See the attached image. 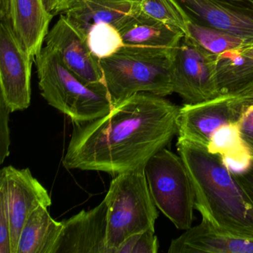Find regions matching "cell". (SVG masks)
I'll return each instance as SVG.
<instances>
[{"label":"cell","mask_w":253,"mask_h":253,"mask_svg":"<svg viewBox=\"0 0 253 253\" xmlns=\"http://www.w3.org/2000/svg\"><path fill=\"white\" fill-rule=\"evenodd\" d=\"M179 111L164 97L134 94L104 117L74 124L63 165L114 175L144 170L177 134Z\"/></svg>","instance_id":"1"},{"label":"cell","mask_w":253,"mask_h":253,"mask_svg":"<svg viewBox=\"0 0 253 253\" xmlns=\"http://www.w3.org/2000/svg\"><path fill=\"white\" fill-rule=\"evenodd\" d=\"M177 149L192 180L195 209L220 230L253 239V204L218 155L177 139Z\"/></svg>","instance_id":"2"},{"label":"cell","mask_w":253,"mask_h":253,"mask_svg":"<svg viewBox=\"0 0 253 253\" xmlns=\"http://www.w3.org/2000/svg\"><path fill=\"white\" fill-rule=\"evenodd\" d=\"M41 95L74 124L104 117L113 106L104 83L87 84L72 72L51 47L35 57Z\"/></svg>","instance_id":"3"},{"label":"cell","mask_w":253,"mask_h":253,"mask_svg":"<svg viewBox=\"0 0 253 253\" xmlns=\"http://www.w3.org/2000/svg\"><path fill=\"white\" fill-rule=\"evenodd\" d=\"M171 55L124 46L113 55L100 59L105 85L113 107L137 93L161 97L174 93Z\"/></svg>","instance_id":"4"},{"label":"cell","mask_w":253,"mask_h":253,"mask_svg":"<svg viewBox=\"0 0 253 253\" xmlns=\"http://www.w3.org/2000/svg\"><path fill=\"white\" fill-rule=\"evenodd\" d=\"M107 247L109 253L131 235L155 230L158 211L149 192L144 170L118 174L106 194Z\"/></svg>","instance_id":"5"},{"label":"cell","mask_w":253,"mask_h":253,"mask_svg":"<svg viewBox=\"0 0 253 253\" xmlns=\"http://www.w3.org/2000/svg\"><path fill=\"white\" fill-rule=\"evenodd\" d=\"M149 192L158 210L175 227H192L195 192L189 171L180 155L164 148L144 168Z\"/></svg>","instance_id":"6"},{"label":"cell","mask_w":253,"mask_h":253,"mask_svg":"<svg viewBox=\"0 0 253 253\" xmlns=\"http://www.w3.org/2000/svg\"><path fill=\"white\" fill-rule=\"evenodd\" d=\"M171 75L173 92L181 97L185 103H201L221 94L215 58L185 35L173 51Z\"/></svg>","instance_id":"7"},{"label":"cell","mask_w":253,"mask_h":253,"mask_svg":"<svg viewBox=\"0 0 253 253\" xmlns=\"http://www.w3.org/2000/svg\"><path fill=\"white\" fill-rule=\"evenodd\" d=\"M32 58L11 24L0 23V97L11 112L29 107L32 97Z\"/></svg>","instance_id":"8"},{"label":"cell","mask_w":253,"mask_h":253,"mask_svg":"<svg viewBox=\"0 0 253 253\" xmlns=\"http://www.w3.org/2000/svg\"><path fill=\"white\" fill-rule=\"evenodd\" d=\"M0 191L8 206L11 253H17L20 233L28 217L41 206L50 207L51 197L29 169H20L12 166L0 171Z\"/></svg>","instance_id":"9"},{"label":"cell","mask_w":253,"mask_h":253,"mask_svg":"<svg viewBox=\"0 0 253 253\" xmlns=\"http://www.w3.org/2000/svg\"><path fill=\"white\" fill-rule=\"evenodd\" d=\"M62 223L53 253H109L106 198L92 210H82Z\"/></svg>","instance_id":"10"},{"label":"cell","mask_w":253,"mask_h":253,"mask_svg":"<svg viewBox=\"0 0 253 253\" xmlns=\"http://www.w3.org/2000/svg\"><path fill=\"white\" fill-rule=\"evenodd\" d=\"M45 42L58 53L65 65L83 81L87 84L104 83L100 59L90 49L86 37L63 14L48 32Z\"/></svg>","instance_id":"11"},{"label":"cell","mask_w":253,"mask_h":253,"mask_svg":"<svg viewBox=\"0 0 253 253\" xmlns=\"http://www.w3.org/2000/svg\"><path fill=\"white\" fill-rule=\"evenodd\" d=\"M229 94L180 107L177 136L207 149L212 134L225 124L235 122Z\"/></svg>","instance_id":"12"},{"label":"cell","mask_w":253,"mask_h":253,"mask_svg":"<svg viewBox=\"0 0 253 253\" xmlns=\"http://www.w3.org/2000/svg\"><path fill=\"white\" fill-rule=\"evenodd\" d=\"M186 20L253 41V15L235 11L217 0H172Z\"/></svg>","instance_id":"13"},{"label":"cell","mask_w":253,"mask_h":253,"mask_svg":"<svg viewBox=\"0 0 253 253\" xmlns=\"http://www.w3.org/2000/svg\"><path fill=\"white\" fill-rule=\"evenodd\" d=\"M169 253H253V239L232 235L202 218L171 241Z\"/></svg>","instance_id":"14"},{"label":"cell","mask_w":253,"mask_h":253,"mask_svg":"<svg viewBox=\"0 0 253 253\" xmlns=\"http://www.w3.org/2000/svg\"><path fill=\"white\" fill-rule=\"evenodd\" d=\"M124 46L171 55L184 33L139 11L118 29Z\"/></svg>","instance_id":"15"},{"label":"cell","mask_w":253,"mask_h":253,"mask_svg":"<svg viewBox=\"0 0 253 253\" xmlns=\"http://www.w3.org/2000/svg\"><path fill=\"white\" fill-rule=\"evenodd\" d=\"M54 16L44 0H10V24L32 58L42 49Z\"/></svg>","instance_id":"16"},{"label":"cell","mask_w":253,"mask_h":253,"mask_svg":"<svg viewBox=\"0 0 253 253\" xmlns=\"http://www.w3.org/2000/svg\"><path fill=\"white\" fill-rule=\"evenodd\" d=\"M140 11V2L134 0H81L61 14L86 37L100 23L120 29Z\"/></svg>","instance_id":"17"},{"label":"cell","mask_w":253,"mask_h":253,"mask_svg":"<svg viewBox=\"0 0 253 253\" xmlns=\"http://www.w3.org/2000/svg\"><path fill=\"white\" fill-rule=\"evenodd\" d=\"M207 149L218 155L225 167L234 174L247 171L253 162L251 151L236 121L218 128L211 136Z\"/></svg>","instance_id":"18"},{"label":"cell","mask_w":253,"mask_h":253,"mask_svg":"<svg viewBox=\"0 0 253 253\" xmlns=\"http://www.w3.org/2000/svg\"><path fill=\"white\" fill-rule=\"evenodd\" d=\"M221 94H232L253 82V42L226 51L215 59Z\"/></svg>","instance_id":"19"},{"label":"cell","mask_w":253,"mask_h":253,"mask_svg":"<svg viewBox=\"0 0 253 253\" xmlns=\"http://www.w3.org/2000/svg\"><path fill=\"white\" fill-rule=\"evenodd\" d=\"M62 229V221L54 220L48 207L41 206L28 217L22 229L17 253H53Z\"/></svg>","instance_id":"20"},{"label":"cell","mask_w":253,"mask_h":253,"mask_svg":"<svg viewBox=\"0 0 253 253\" xmlns=\"http://www.w3.org/2000/svg\"><path fill=\"white\" fill-rule=\"evenodd\" d=\"M186 21L187 30L185 36L215 59L223 53L253 42L229 32L200 26L189 20Z\"/></svg>","instance_id":"21"},{"label":"cell","mask_w":253,"mask_h":253,"mask_svg":"<svg viewBox=\"0 0 253 253\" xmlns=\"http://www.w3.org/2000/svg\"><path fill=\"white\" fill-rule=\"evenodd\" d=\"M229 95L234 118L253 156V82Z\"/></svg>","instance_id":"22"},{"label":"cell","mask_w":253,"mask_h":253,"mask_svg":"<svg viewBox=\"0 0 253 253\" xmlns=\"http://www.w3.org/2000/svg\"><path fill=\"white\" fill-rule=\"evenodd\" d=\"M87 43L98 59L113 55L124 46L118 29L106 23L92 26L86 35Z\"/></svg>","instance_id":"23"},{"label":"cell","mask_w":253,"mask_h":253,"mask_svg":"<svg viewBox=\"0 0 253 253\" xmlns=\"http://www.w3.org/2000/svg\"><path fill=\"white\" fill-rule=\"evenodd\" d=\"M140 9L145 15L176 28L186 35L187 21L172 0H142Z\"/></svg>","instance_id":"24"},{"label":"cell","mask_w":253,"mask_h":253,"mask_svg":"<svg viewBox=\"0 0 253 253\" xmlns=\"http://www.w3.org/2000/svg\"><path fill=\"white\" fill-rule=\"evenodd\" d=\"M159 249L155 231L147 229L127 238L115 253H157Z\"/></svg>","instance_id":"25"},{"label":"cell","mask_w":253,"mask_h":253,"mask_svg":"<svg viewBox=\"0 0 253 253\" xmlns=\"http://www.w3.org/2000/svg\"><path fill=\"white\" fill-rule=\"evenodd\" d=\"M11 110L4 101L2 97H0V164H3L5 158L9 155L10 129L9 115Z\"/></svg>","instance_id":"26"},{"label":"cell","mask_w":253,"mask_h":253,"mask_svg":"<svg viewBox=\"0 0 253 253\" xmlns=\"http://www.w3.org/2000/svg\"><path fill=\"white\" fill-rule=\"evenodd\" d=\"M0 253H11V232L6 198L0 191Z\"/></svg>","instance_id":"27"},{"label":"cell","mask_w":253,"mask_h":253,"mask_svg":"<svg viewBox=\"0 0 253 253\" xmlns=\"http://www.w3.org/2000/svg\"><path fill=\"white\" fill-rule=\"evenodd\" d=\"M80 1L81 0H44L47 9L54 15L63 14Z\"/></svg>","instance_id":"28"},{"label":"cell","mask_w":253,"mask_h":253,"mask_svg":"<svg viewBox=\"0 0 253 253\" xmlns=\"http://www.w3.org/2000/svg\"><path fill=\"white\" fill-rule=\"evenodd\" d=\"M253 204V162L250 168L241 174H234Z\"/></svg>","instance_id":"29"},{"label":"cell","mask_w":253,"mask_h":253,"mask_svg":"<svg viewBox=\"0 0 253 253\" xmlns=\"http://www.w3.org/2000/svg\"><path fill=\"white\" fill-rule=\"evenodd\" d=\"M235 11L253 15V0H217Z\"/></svg>","instance_id":"30"},{"label":"cell","mask_w":253,"mask_h":253,"mask_svg":"<svg viewBox=\"0 0 253 253\" xmlns=\"http://www.w3.org/2000/svg\"><path fill=\"white\" fill-rule=\"evenodd\" d=\"M0 20L10 23V0H0Z\"/></svg>","instance_id":"31"},{"label":"cell","mask_w":253,"mask_h":253,"mask_svg":"<svg viewBox=\"0 0 253 253\" xmlns=\"http://www.w3.org/2000/svg\"><path fill=\"white\" fill-rule=\"evenodd\" d=\"M134 1H137V2H140L142 0H134Z\"/></svg>","instance_id":"32"}]
</instances>
